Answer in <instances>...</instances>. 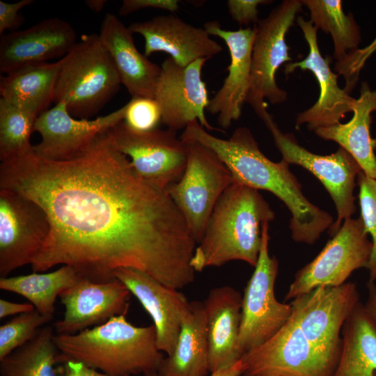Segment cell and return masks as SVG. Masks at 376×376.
Wrapping results in <instances>:
<instances>
[{
  "mask_svg": "<svg viewBox=\"0 0 376 376\" xmlns=\"http://www.w3.org/2000/svg\"><path fill=\"white\" fill-rule=\"evenodd\" d=\"M0 189L33 201L49 217L33 272L70 265L81 278L107 282L116 269L133 268L176 290L194 281L196 242L182 214L165 189L134 170L111 130L69 160L33 151L1 162Z\"/></svg>",
  "mask_w": 376,
  "mask_h": 376,
  "instance_id": "6da1fadb",
  "label": "cell"
},
{
  "mask_svg": "<svg viewBox=\"0 0 376 376\" xmlns=\"http://www.w3.org/2000/svg\"><path fill=\"white\" fill-rule=\"evenodd\" d=\"M357 285L318 287L292 300L281 329L242 359V376H332L342 349V329L359 303Z\"/></svg>",
  "mask_w": 376,
  "mask_h": 376,
  "instance_id": "7a4b0ae2",
  "label": "cell"
},
{
  "mask_svg": "<svg viewBox=\"0 0 376 376\" xmlns=\"http://www.w3.org/2000/svg\"><path fill=\"white\" fill-rule=\"evenodd\" d=\"M180 138L199 143L213 150L228 169L233 182L265 190L279 198L292 215L289 228L297 242L313 244L334 224L332 216L311 203L283 159L275 162L260 150L246 127H239L228 139L218 138L197 120L189 123Z\"/></svg>",
  "mask_w": 376,
  "mask_h": 376,
  "instance_id": "3957f363",
  "label": "cell"
},
{
  "mask_svg": "<svg viewBox=\"0 0 376 376\" xmlns=\"http://www.w3.org/2000/svg\"><path fill=\"white\" fill-rule=\"evenodd\" d=\"M274 212L258 190L236 182L225 190L196 244L191 261L195 272L241 260L255 267L261 246L262 227Z\"/></svg>",
  "mask_w": 376,
  "mask_h": 376,
  "instance_id": "277c9868",
  "label": "cell"
},
{
  "mask_svg": "<svg viewBox=\"0 0 376 376\" xmlns=\"http://www.w3.org/2000/svg\"><path fill=\"white\" fill-rule=\"evenodd\" d=\"M53 340L58 362H81L110 376L157 372L164 358L157 347L155 326H134L126 315L77 334H55Z\"/></svg>",
  "mask_w": 376,
  "mask_h": 376,
  "instance_id": "5b68a950",
  "label": "cell"
},
{
  "mask_svg": "<svg viewBox=\"0 0 376 376\" xmlns=\"http://www.w3.org/2000/svg\"><path fill=\"white\" fill-rule=\"evenodd\" d=\"M60 63L53 102L64 101L76 118L98 113L122 84L99 34L83 35Z\"/></svg>",
  "mask_w": 376,
  "mask_h": 376,
  "instance_id": "8992f818",
  "label": "cell"
},
{
  "mask_svg": "<svg viewBox=\"0 0 376 376\" xmlns=\"http://www.w3.org/2000/svg\"><path fill=\"white\" fill-rule=\"evenodd\" d=\"M302 6L301 0H285L253 26L251 79L246 102L264 123L272 118L265 100L277 104L287 99L286 91L279 87L275 76L282 64L292 60L285 36Z\"/></svg>",
  "mask_w": 376,
  "mask_h": 376,
  "instance_id": "52a82bcc",
  "label": "cell"
},
{
  "mask_svg": "<svg viewBox=\"0 0 376 376\" xmlns=\"http://www.w3.org/2000/svg\"><path fill=\"white\" fill-rule=\"evenodd\" d=\"M185 141L188 149L185 169L180 179L166 190L197 244L217 201L233 179L213 150L193 141Z\"/></svg>",
  "mask_w": 376,
  "mask_h": 376,
  "instance_id": "ba28073f",
  "label": "cell"
},
{
  "mask_svg": "<svg viewBox=\"0 0 376 376\" xmlns=\"http://www.w3.org/2000/svg\"><path fill=\"white\" fill-rule=\"evenodd\" d=\"M269 224L262 227L257 263L242 299L240 346L245 354L274 336L290 316V304L279 302L274 293L279 262L269 253Z\"/></svg>",
  "mask_w": 376,
  "mask_h": 376,
  "instance_id": "9c48e42d",
  "label": "cell"
},
{
  "mask_svg": "<svg viewBox=\"0 0 376 376\" xmlns=\"http://www.w3.org/2000/svg\"><path fill=\"white\" fill-rule=\"evenodd\" d=\"M372 252L361 217L345 220L318 255L301 268L285 295V300L318 287H338L357 269L367 268Z\"/></svg>",
  "mask_w": 376,
  "mask_h": 376,
  "instance_id": "30bf717a",
  "label": "cell"
},
{
  "mask_svg": "<svg viewBox=\"0 0 376 376\" xmlns=\"http://www.w3.org/2000/svg\"><path fill=\"white\" fill-rule=\"evenodd\" d=\"M265 125L282 159L290 165H298L311 172L331 196L337 212V218L329 229V233L334 236L343 222L352 218L356 211L354 190L357 177L362 171L359 164L341 147L327 155L308 151L298 143L292 134L283 132L272 118Z\"/></svg>",
  "mask_w": 376,
  "mask_h": 376,
  "instance_id": "8fae6325",
  "label": "cell"
},
{
  "mask_svg": "<svg viewBox=\"0 0 376 376\" xmlns=\"http://www.w3.org/2000/svg\"><path fill=\"white\" fill-rule=\"evenodd\" d=\"M118 150L144 179L163 189L178 182L185 169L187 143L176 132L155 128L146 132L130 127L123 120L111 129Z\"/></svg>",
  "mask_w": 376,
  "mask_h": 376,
  "instance_id": "7c38bea8",
  "label": "cell"
},
{
  "mask_svg": "<svg viewBox=\"0 0 376 376\" xmlns=\"http://www.w3.org/2000/svg\"><path fill=\"white\" fill-rule=\"evenodd\" d=\"M49 217L38 203L0 189V276L31 265L50 232Z\"/></svg>",
  "mask_w": 376,
  "mask_h": 376,
  "instance_id": "4fadbf2b",
  "label": "cell"
},
{
  "mask_svg": "<svg viewBox=\"0 0 376 376\" xmlns=\"http://www.w3.org/2000/svg\"><path fill=\"white\" fill-rule=\"evenodd\" d=\"M207 61L201 58L182 66L169 57L162 63L154 98L161 110V123L168 129L185 130L197 120L207 131L220 130L210 124L205 114L210 99L201 72Z\"/></svg>",
  "mask_w": 376,
  "mask_h": 376,
  "instance_id": "5bb4252c",
  "label": "cell"
},
{
  "mask_svg": "<svg viewBox=\"0 0 376 376\" xmlns=\"http://www.w3.org/2000/svg\"><path fill=\"white\" fill-rule=\"evenodd\" d=\"M126 104L95 119H79L71 116L64 101L41 113L34 132L41 141L33 146V152L47 160L71 159L85 151L100 134L111 130L124 120Z\"/></svg>",
  "mask_w": 376,
  "mask_h": 376,
  "instance_id": "9a60e30c",
  "label": "cell"
},
{
  "mask_svg": "<svg viewBox=\"0 0 376 376\" xmlns=\"http://www.w3.org/2000/svg\"><path fill=\"white\" fill-rule=\"evenodd\" d=\"M308 45V54L301 61L287 63L285 73L288 75L297 69L308 70L316 78L320 94L316 102L309 109L297 114L295 126L306 124L309 130L334 125L352 112L356 100L338 84V75L330 68V57H323L318 42V29L311 21L301 16L297 18Z\"/></svg>",
  "mask_w": 376,
  "mask_h": 376,
  "instance_id": "2e32d148",
  "label": "cell"
},
{
  "mask_svg": "<svg viewBox=\"0 0 376 376\" xmlns=\"http://www.w3.org/2000/svg\"><path fill=\"white\" fill-rule=\"evenodd\" d=\"M131 295L117 279L107 282L80 279L59 296L65 311L63 318L54 324L55 334H77L126 315Z\"/></svg>",
  "mask_w": 376,
  "mask_h": 376,
  "instance_id": "e0dca14e",
  "label": "cell"
},
{
  "mask_svg": "<svg viewBox=\"0 0 376 376\" xmlns=\"http://www.w3.org/2000/svg\"><path fill=\"white\" fill-rule=\"evenodd\" d=\"M210 36L222 39L229 50L230 62L228 75L221 87L210 99L207 111L217 115V123L223 130L230 127L242 115L243 104L251 86V56L255 38L254 27L231 31L221 28L217 21H209L203 27Z\"/></svg>",
  "mask_w": 376,
  "mask_h": 376,
  "instance_id": "ac0fdd59",
  "label": "cell"
},
{
  "mask_svg": "<svg viewBox=\"0 0 376 376\" xmlns=\"http://www.w3.org/2000/svg\"><path fill=\"white\" fill-rule=\"evenodd\" d=\"M114 278L121 281L151 317L157 344L166 356L175 347L183 319L191 302L178 290L169 288L146 273L133 268H119Z\"/></svg>",
  "mask_w": 376,
  "mask_h": 376,
  "instance_id": "d6986e66",
  "label": "cell"
},
{
  "mask_svg": "<svg viewBox=\"0 0 376 376\" xmlns=\"http://www.w3.org/2000/svg\"><path fill=\"white\" fill-rule=\"evenodd\" d=\"M77 38L71 24L58 17L3 34L0 38V72L5 75L25 65L63 57L77 43Z\"/></svg>",
  "mask_w": 376,
  "mask_h": 376,
  "instance_id": "ffe728a7",
  "label": "cell"
},
{
  "mask_svg": "<svg viewBox=\"0 0 376 376\" xmlns=\"http://www.w3.org/2000/svg\"><path fill=\"white\" fill-rule=\"evenodd\" d=\"M128 27L132 33L143 37L145 56L165 52L182 66L201 58L208 60L223 51L204 28L188 24L173 13L134 22Z\"/></svg>",
  "mask_w": 376,
  "mask_h": 376,
  "instance_id": "44dd1931",
  "label": "cell"
},
{
  "mask_svg": "<svg viewBox=\"0 0 376 376\" xmlns=\"http://www.w3.org/2000/svg\"><path fill=\"white\" fill-rule=\"evenodd\" d=\"M242 295L224 285L210 290L203 301L209 346V371L226 368L244 354L240 346Z\"/></svg>",
  "mask_w": 376,
  "mask_h": 376,
  "instance_id": "7402d4cb",
  "label": "cell"
},
{
  "mask_svg": "<svg viewBox=\"0 0 376 376\" xmlns=\"http://www.w3.org/2000/svg\"><path fill=\"white\" fill-rule=\"evenodd\" d=\"M132 34L116 15L106 13L99 37L115 65L121 84L132 98H154L161 66L137 49Z\"/></svg>",
  "mask_w": 376,
  "mask_h": 376,
  "instance_id": "603a6c76",
  "label": "cell"
},
{
  "mask_svg": "<svg viewBox=\"0 0 376 376\" xmlns=\"http://www.w3.org/2000/svg\"><path fill=\"white\" fill-rule=\"evenodd\" d=\"M375 111L376 90H370L368 84L363 82L352 119L346 123H338L315 131L319 137L338 143L357 161L362 172L373 179H376V140L371 137L370 127L371 113Z\"/></svg>",
  "mask_w": 376,
  "mask_h": 376,
  "instance_id": "cb8c5ba5",
  "label": "cell"
},
{
  "mask_svg": "<svg viewBox=\"0 0 376 376\" xmlns=\"http://www.w3.org/2000/svg\"><path fill=\"white\" fill-rule=\"evenodd\" d=\"M209 371V346L203 302H191L182 320L173 352L164 357L161 376H205Z\"/></svg>",
  "mask_w": 376,
  "mask_h": 376,
  "instance_id": "d4e9b609",
  "label": "cell"
},
{
  "mask_svg": "<svg viewBox=\"0 0 376 376\" xmlns=\"http://www.w3.org/2000/svg\"><path fill=\"white\" fill-rule=\"evenodd\" d=\"M60 60L25 65L0 78L1 97L38 116L53 102Z\"/></svg>",
  "mask_w": 376,
  "mask_h": 376,
  "instance_id": "484cf974",
  "label": "cell"
},
{
  "mask_svg": "<svg viewBox=\"0 0 376 376\" xmlns=\"http://www.w3.org/2000/svg\"><path fill=\"white\" fill-rule=\"evenodd\" d=\"M342 349L332 376H375L376 327L359 302L342 329Z\"/></svg>",
  "mask_w": 376,
  "mask_h": 376,
  "instance_id": "4316f807",
  "label": "cell"
},
{
  "mask_svg": "<svg viewBox=\"0 0 376 376\" xmlns=\"http://www.w3.org/2000/svg\"><path fill=\"white\" fill-rule=\"evenodd\" d=\"M80 279L72 267L62 265L47 273L1 277L0 289L24 297L42 315L52 320L56 298Z\"/></svg>",
  "mask_w": 376,
  "mask_h": 376,
  "instance_id": "83f0119b",
  "label": "cell"
},
{
  "mask_svg": "<svg viewBox=\"0 0 376 376\" xmlns=\"http://www.w3.org/2000/svg\"><path fill=\"white\" fill-rule=\"evenodd\" d=\"M54 327H41L35 337L0 360L1 376H64L56 368L58 350L54 343Z\"/></svg>",
  "mask_w": 376,
  "mask_h": 376,
  "instance_id": "f1b7e54d",
  "label": "cell"
},
{
  "mask_svg": "<svg viewBox=\"0 0 376 376\" xmlns=\"http://www.w3.org/2000/svg\"><path fill=\"white\" fill-rule=\"evenodd\" d=\"M310 12L311 22L329 33L336 62L343 60L361 42L359 27L351 13H345L340 0H301Z\"/></svg>",
  "mask_w": 376,
  "mask_h": 376,
  "instance_id": "f546056e",
  "label": "cell"
},
{
  "mask_svg": "<svg viewBox=\"0 0 376 376\" xmlns=\"http://www.w3.org/2000/svg\"><path fill=\"white\" fill-rule=\"evenodd\" d=\"M38 116L0 98V160L7 162L33 150L31 136Z\"/></svg>",
  "mask_w": 376,
  "mask_h": 376,
  "instance_id": "4dcf8cb0",
  "label": "cell"
},
{
  "mask_svg": "<svg viewBox=\"0 0 376 376\" xmlns=\"http://www.w3.org/2000/svg\"><path fill=\"white\" fill-rule=\"evenodd\" d=\"M49 318L36 309L13 318L0 327V360L23 346L36 335Z\"/></svg>",
  "mask_w": 376,
  "mask_h": 376,
  "instance_id": "1f68e13d",
  "label": "cell"
},
{
  "mask_svg": "<svg viewBox=\"0 0 376 376\" xmlns=\"http://www.w3.org/2000/svg\"><path fill=\"white\" fill-rule=\"evenodd\" d=\"M359 187V201L361 219L366 232L371 237L372 252L367 269L369 281L376 280V179L366 176L362 171L357 177Z\"/></svg>",
  "mask_w": 376,
  "mask_h": 376,
  "instance_id": "d6a6232c",
  "label": "cell"
},
{
  "mask_svg": "<svg viewBox=\"0 0 376 376\" xmlns=\"http://www.w3.org/2000/svg\"><path fill=\"white\" fill-rule=\"evenodd\" d=\"M125 104L123 121L134 130L150 131L157 128L162 121L161 110L155 98H132Z\"/></svg>",
  "mask_w": 376,
  "mask_h": 376,
  "instance_id": "836d02e7",
  "label": "cell"
},
{
  "mask_svg": "<svg viewBox=\"0 0 376 376\" xmlns=\"http://www.w3.org/2000/svg\"><path fill=\"white\" fill-rule=\"evenodd\" d=\"M375 52H376V37L366 47L351 51L343 60L336 62L335 71L338 75L344 77L345 81L344 90L349 94L356 86L365 63Z\"/></svg>",
  "mask_w": 376,
  "mask_h": 376,
  "instance_id": "e575fe53",
  "label": "cell"
},
{
  "mask_svg": "<svg viewBox=\"0 0 376 376\" xmlns=\"http://www.w3.org/2000/svg\"><path fill=\"white\" fill-rule=\"evenodd\" d=\"M272 2L267 0H228L226 2L232 19L240 25L258 22V6Z\"/></svg>",
  "mask_w": 376,
  "mask_h": 376,
  "instance_id": "d590c367",
  "label": "cell"
},
{
  "mask_svg": "<svg viewBox=\"0 0 376 376\" xmlns=\"http://www.w3.org/2000/svg\"><path fill=\"white\" fill-rule=\"evenodd\" d=\"M34 2L33 0H21L15 3L0 1V35L6 30L17 29L22 21L19 11Z\"/></svg>",
  "mask_w": 376,
  "mask_h": 376,
  "instance_id": "8d00e7d4",
  "label": "cell"
},
{
  "mask_svg": "<svg viewBox=\"0 0 376 376\" xmlns=\"http://www.w3.org/2000/svg\"><path fill=\"white\" fill-rule=\"evenodd\" d=\"M179 3L180 1L178 0H123L118 13L125 16L146 8L159 9L173 13L178 10Z\"/></svg>",
  "mask_w": 376,
  "mask_h": 376,
  "instance_id": "74e56055",
  "label": "cell"
},
{
  "mask_svg": "<svg viewBox=\"0 0 376 376\" xmlns=\"http://www.w3.org/2000/svg\"><path fill=\"white\" fill-rule=\"evenodd\" d=\"M63 367L64 376H110L78 361H67Z\"/></svg>",
  "mask_w": 376,
  "mask_h": 376,
  "instance_id": "f35d334b",
  "label": "cell"
},
{
  "mask_svg": "<svg viewBox=\"0 0 376 376\" xmlns=\"http://www.w3.org/2000/svg\"><path fill=\"white\" fill-rule=\"evenodd\" d=\"M35 310L31 303H15L3 299H0V318L28 313Z\"/></svg>",
  "mask_w": 376,
  "mask_h": 376,
  "instance_id": "ab89813d",
  "label": "cell"
},
{
  "mask_svg": "<svg viewBox=\"0 0 376 376\" xmlns=\"http://www.w3.org/2000/svg\"><path fill=\"white\" fill-rule=\"evenodd\" d=\"M367 290V299L363 306L368 315L376 327V284L375 282L368 281Z\"/></svg>",
  "mask_w": 376,
  "mask_h": 376,
  "instance_id": "60d3db41",
  "label": "cell"
},
{
  "mask_svg": "<svg viewBox=\"0 0 376 376\" xmlns=\"http://www.w3.org/2000/svg\"><path fill=\"white\" fill-rule=\"evenodd\" d=\"M243 363L242 359L230 367L221 369L210 373V376H242Z\"/></svg>",
  "mask_w": 376,
  "mask_h": 376,
  "instance_id": "b9f144b4",
  "label": "cell"
},
{
  "mask_svg": "<svg viewBox=\"0 0 376 376\" xmlns=\"http://www.w3.org/2000/svg\"><path fill=\"white\" fill-rule=\"evenodd\" d=\"M108 1L107 0H86L85 4L95 13L101 12Z\"/></svg>",
  "mask_w": 376,
  "mask_h": 376,
  "instance_id": "7bdbcfd3",
  "label": "cell"
},
{
  "mask_svg": "<svg viewBox=\"0 0 376 376\" xmlns=\"http://www.w3.org/2000/svg\"><path fill=\"white\" fill-rule=\"evenodd\" d=\"M143 376H161V375H159V374L157 372H153V373H151L143 375Z\"/></svg>",
  "mask_w": 376,
  "mask_h": 376,
  "instance_id": "ee69618b",
  "label": "cell"
},
{
  "mask_svg": "<svg viewBox=\"0 0 376 376\" xmlns=\"http://www.w3.org/2000/svg\"><path fill=\"white\" fill-rule=\"evenodd\" d=\"M375 376H376V373H375Z\"/></svg>",
  "mask_w": 376,
  "mask_h": 376,
  "instance_id": "f6af8a7d",
  "label": "cell"
}]
</instances>
